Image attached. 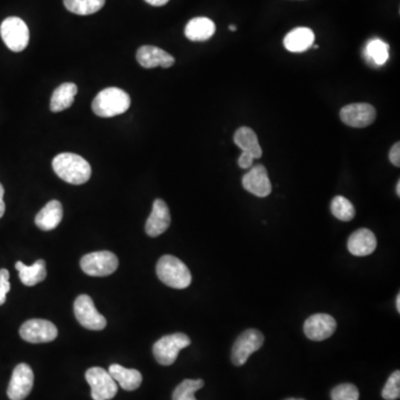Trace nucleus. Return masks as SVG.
Returning <instances> with one entry per match:
<instances>
[{
	"mask_svg": "<svg viewBox=\"0 0 400 400\" xmlns=\"http://www.w3.org/2000/svg\"><path fill=\"white\" fill-rule=\"evenodd\" d=\"M53 168L59 178L71 185H83L92 177L89 162L73 152H63L53 158Z\"/></svg>",
	"mask_w": 400,
	"mask_h": 400,
	"instance_id": "nucleus-1",
	"label": "nucleus"
},
{
	"mask_svg": "<svg viewBox=\"0 0 400 400\" xmlns=\"http://www.w3.org/2000/svg\"><path fill=\"white\" fill-rule=\"evenodd\" d=\"M92 107L97 116L104 118L118 116L130 109V97L122 89L109 87L95 97Z\"/></svg>",
	"mask_w": 400,
	"mask_h": 400,
	"instance_id": "nucleus-2",
	"label": "nucleus"
},
{
	"mask_svg": "<svg viewBox=\"0 0 400 400\" xmlns=\"http://www.w3.org/2000/svg\"><path fill=\"white\" fill-rule=\"evenodd\" d=\"M158 278L175 289H185L191 284V274L183 261L172 255L162 256L156 267Z\"/></svg>",
	"mask_w": 400,
	"mask_h": 400,
	"instance_id": "nucleus-3",
	"label": "nucleus"
},
{
	"mask_svg": "<svg viewBox=\"0 0 400 400\" xmlns=\"http://www.w3.org/2000/svg\"><path fill=\"white\" fill-rule=\"evenodd\" d=\"M191 340L183 332L167 335L154 342L152 347L154 358L162 366H170L177 359L180 350L188 347Z\"/></svg>",
	"mask_w": 400,
	"mask_h": 400,
	"instance_id": "nucleus-4",
	"label": "nucleus"
},
{
	"mask_svg": "<svg viewBox=\"0 0 400 400\" xmlns=\"http://www.w3.org/2000/svg\"><path fill=\"white\" fill-rule=\"evenodd\" d=\"M120 260L112 251H96L85 255L80 260V267L85 274L92 277H106L114 274Z\"/></svg>",
	"mask_w": 400,
	"mask_h": 400,
	"instance_id": "nucleus-5",
	"label": "nucleus"
},
{
	"mask_svg": "<svg viewBox=\"0 0 400 400\" xmlns=\"http://www.w3.org/2000/svg\"><path fill=\"white\" fill-rule=\"evenodd\" d=\"M0 35L6 46L15 53H21L28 46L29 29L19 17H8L0 26Z\"/></svg>",
	"mask_w": 400,
	"mask_h": 400,
	"instance_id": "nucleus-6",
	"label": "nucleus"
},
{
	"mask_svg": "<svg viewBox=\"0 0 400 400\" xmlns=\"http://www.w3.org/2000/svg\"><path fill=\"white\" fill-rule=\"evenodd\" d=\"M265 337L258 330H248L237 338L231 350L233 365L243 366L253 352L263 347Z\"/></svg>",
	"mask_w": 400,
	"mask_h": 400,
	"instance_id": "nucleus-7",
	"label": "nucleus"
},
{
	"mask_svg": "<svg viewBox=\"0 0 400 400\" xmlns=\"http://www.w3.org/2000/svg\"><path fill=\"white\" fill-rule=\"evenodd\" d=\"M86 380L92 388L94 400H110L116 396L118 385L104 368H89L86 372Z\"/></svg>",
	"mask_w": 400,
	"mask_h": 400,
	"instance_id": "nucleus-8",
	"label": "nucleus"
},
{
	"mask_svg": "<svg viewBox=\"0 0 400 400\" xmlns=\"http://www.w3.org/2000/svg\"><path fill=\"white\" fill-rule=\"evenodd\" d=\"M74 312L79 324L86 330H102L107 326L106 318L97 310L93 299L88 295L77 297Z\"/></svg>",
	"mask_w": 400,
	"mask_h": 400,
	"instance_id": "nucleus-9",
	"label": "nucleus"
},
{
	"mask_svg": "<svg viewBox=\"0 0 400 400\" xmlns=\"http://www.w3.org/2000/svg\"><path fill=\"white\" fill-rule=\"evenodd\" d=\"M19 335L26 342L31 344H43L56 340L58 330L49 320H31L23 322L19 330Z\"/></svg>",
	"mask_w": 400,
	"mask_h": 400,
	"instance_id": "nucleus-10",
	"label": "nucleus"
},
{
	"mask_svg": "<svg viewBox=\"0 0 400 400\" xmlns=\"http://www.w3.org/2000/svg\"><path fill=\"white\" fill-rule=\"evenodd\" d=\"M33 386V369L27 364H19L14 369L7 395L11 400H23L28 397Z\"/></svg>",
	"mask_w": 400,
	"mask_h": 400,
	"instance_id": "nucleus-11",
	"label": "nucleus"
},
{
	"mask_svg": "<svg viewBox=\"0 0 400 400\" xmlns=\"http://www.w3.org/2000/svg\"><path fill=\"white\" fill-rule=\"evenodd\" d=\"M337 328L334 317L328 314H315L309 317L304 324L307 338L314 342H322L332 337Z\"/></svg>",
	"mask_w": 400,
	"mask_h": 400,
	"instance_id": "nucleus-12",
	"label": "nucleus"
},
{
	"mask_svg": "<svg viewBox=\"0 0 400 400\" xmlns=\"http://www.w3.org/2000/svg\"><path fill=\"white\" fill-rule=\"evenodd\" d=\"M375 107L369 104H350L340 110V120L354 128H365L375 122Z\"/></svg>",
	"mask_w": 400,
	"mask_h": 400,
	"instance_id": "nucleus-13",
	"label": "nucleus"
},
{
	"mask_svg": "<svg viewBox=\"0 0 400 400\" xmlns=\"http://www.w3.org/2000/svg\"><path fill=\"white\" fill-rule=\"evenodd\" d=\"M243 187L257 197L265 198L270 195L273 187L265 166L251 167V170L243 177Z\"/></svg>",
	"mask_w": 400,
	"mask_h": 400,
	"instance_id": "nucleus-14",
	"label": "nucleus"
},
{
	"mask_svg": "<svg viewBox=\"0 0 400 400\" xmlns=\"http://www.w3.org/2000/svg\"><path fill=\"white\" fill-rule=\"evenodd\" d=\"M172 223L169 208L162 199H156L152 204V211L146 223V233L150 237H158L169 228Z\"/></svg>",
	"mask_w": 400,
	"mask_h": 400,
	"instance_id": "nucleus-15",
	"label": "nucleus"
},
{
	"mask_svg": "<svg viewBox=\"0 0 400 400\" xmlns=\"http://www.w3.org/2000/svg\"><path fill=\"white\" fill-rule=\"evenodd\" d=\"M347 247L349 253L354 256H369L377 248V239L375 233L369 229H358L350 235Z\"/></svg>",
	"mask_w": 400,
	"mask_h": 400,
	"instance_id": "nucleus-16",
	"label": "nucleus"
},
{
	"mask_svg": "<svg viewBox=\"0 0 400 400\" xmlns=\"http://www.w3.org/2000/svg\"><path fill=\"white\" fill-rule=\"evenodd\" d=\"M137 60L140 66L147 69L156 67L169 68L175 63V58L170 53L154 46L140 47L137 51Z\"/></svg>",
	"mask_w": 400,
	"mask_h": 400,
	"instance_id": "nucleus-17",
	"label": "nucleus"
},
{
	"mask_svg": "<svg viewBox=\"0 0 400 400\" xmlns=\"http://www.w3.org/2000/svg\"><path fill=\"white\" fill-rule=\"evenodd\" d=\"M63 206L58 200H51L37 214L36 226L43 231H51L58 227L63 219Z\"/></svg>",
	"mask_w": 400,
	"mask_h": 400,
	"instance_id": "nucleus-18",
	"label": "nucleus"
},
{
	"mask_svg": "<svg viewBox=\"0 0 400 400\" xmlns=\"http://www.w3.org/2000/svg\"><path fill=\"white\" fill-rule=\"evenodd\" d=\"M315 41L314 31L307 27H298L287 33L284 46L290 53H304L312 47Z\"/></svg>",
	"mask_w": 400,
	"mask_h": 400,
	"instance_id": "nucleus-19",
	"label": "nucleus"
},
{
	"mask_svg": "<svg viewBox=\"0 0 400 400\" xmlns=\"http://www.w3.org/2000/svg\"><path fill=\"white\" fill-rule=\"evenodd\" d=\"M215 23L207 17H196L187 23L185 35L191 41H206L213 37Z\"/></svg>",
	"mask_w": 400,
	"mask_h": 400,
	"instance_id": "nucleus-20",
	"label": "nucleus"
},
{
	"mask_svg": "<svg viewBox=\"0 0 400 400\" xmlns=\"http://www.w3.org/2000/svg\"><path fill=\"white\" fill-rule=\"evenodd\" d=\"M233 142L238 146L243 152L253 156V159H258L263 156V149L259 144L256 132L249 127H241L233 136Z\"/></svg>",
	"mask_w": 400,
	"mask_h": 400,
	"instance_id": "nucleus-21",
	"label": "nucleus"
},
{
	"mask_svg": "<svg viewBox=\"0 0 400 400\" xmlns=\"http://www.w3.org/2000/svg\"><path fill=\"white\" fill-rule=\"evenodd\" d=\"M15 267L19 271V279L25 286L33 287L46 279V263L43 259L35 261L31 266H26L23 261H17Z\"/></svg>",
	"mask_w": 400,
	"mask_h": 400,
	"instance_id": "nucleus-22",
	"label": "nucleus"
},
{
	"mask_svg": "<svg viewBox=\"0 0 400 400\" xmlns=\"http://www.w3.org/2000/svg\"><path fill=\"white\" fill-rule=\"evenodd\" d=\"M108 372L109 375L112 376V379L117 384H120L122 389L132 391V390L137 389L142 385V376L138 370L127 369V368L122 367V366L114 364V365L109 367Z\"/></svg>",
	"mask_w": 400,
	"mask_h": 400,
	"instance_id": "nucleus-23",
	"label": "nucleus"
},
{
	"mask_svg": "<svg viewBox=\"0 0 400 400\" xmlns=\"http://www.w3.org/2000/svg\"><path fill=\"white\" fill-rule=\"evenodd\" d=\"M78 92L76 85L65 83L55 89L51 99V110L53 112H63L74 104L75 96Z\"/></svg>",
	"mask_w": 400,
	"mask_h": 400,
	"instance_id": "nucleus-24",
	"label": "nucleus"
},
{
	"mask_svg": "<svg viewBox=\"0 0 400 400\" xmlns=\"http://www.w3.org/2000/svg\"><path fill=\"white\" fill-rule=\"evenodd\" d=\"M366 58L375 66H383L389 59V46L380 39H372L365 51Z\"/></svg>",
	"mask_w": 400,
	"mask_h": 400,
	"instance_id": "nucleus-25",
	"label": "nucleus"
},
{
	"mask_svg": "<svg viewBox=\"0 0 400 400\" xmlns=\"http://www.w3.org/2000/svg\"><path fill=\"white\" fill-rule=\"evenodd\" d=\"M106 0H63V5L70 13L87 16L97 13L104 7Z\"/></svg>",
	"mask_w": 400,
	"mask_h": 400,
	"instance_id": "nucleus-26",
	"label": "nucleus"
},
{
	"mask_svg": "<svg viewBox=\"0 0 400 400\" xmlns=\"http://www.w3.org/2000/svg\"><path fill=\"white\" fill-rule=\"evenodd\" d=\"M330 209H332V215L342 221H352L356 215V211H354L352 201L342 196H336L332 199Z\"/></svg>",
	"mask_w": 400,
	"mask_h": 400,
	"instance_id": "nucleus-27",
	"label": "nucleus"
},
{
	"mask_svg": "<svg viewBox=\"0 0 400 400\" xmlns=\"http://www.w3.org/2000/svg\"><path fill=\"white\" fill-rule=\"evenodd\" d=\"M204 387V380L186 379L176 387L172 400H197L195 393Z\"/></svg>",
	"mask_w": 400,
	"mask_h": 400,
	"instance_id": "nucleus-28",
	"label": "nucleus"
},
{
	"mask_svg": "<svg viewBox=\"0 0 400 400\" xmlns=\"http://www.w3.org/2000/svg\"><path fill=\"white\" fill-rule=\"evenodd\" d=\"M332 400H359V390L352 384H342L332 389Z\"/></svg>",
	"mask_w": 400,
	"mask_h": 400,
	"instance_id": "nucleus-29",
	"label": "nucleus"
},
{
	"mask_svg": "<svg viewBox=\"0 0 400 400\" xmlns=\"http://www.w3.org/2000/svg\"><path fill=\"white\" fill-rule=\"evenodd\" d=\"M385 400H396L400 397V372L396 370L391 374L389 379L387 380L383 393H381Z\"/></svg>",
	"mask_w": 400,
	"mask_h": 400,
	"instance_id": "nucleus-30",
	"label": "nucleus"
},
{
	"mask_svg": "<svg viewBox=\"0 0 400 400\" xmlns=\"http://www.w3.org/2000/svg\"><path fill=\"white\" fill-rule=\"evenodd\" d=\"M9 290H11L9 271L5 268L0 269V306L5 304L6 297Z\"/></svg>",
	"mask_w": 400,
	"mask_h": 400,
	"instance_id": "nucleus-31",
	"label": "nucleus"
},
{
	"mask_svg": "<svg viewBox=\"0 0 400 400\" xmlns=\"http://www.w3.org/2000/svg\"><path fill=\"white\" fill-rule=\"evenodd\" d=\"M389 159L390 162L393 164L396 167H399L400 166V144L399 142H396L394 144L391 149L389 152Z\"/></svg>",
	"mask_w": 400,
	"mask_h": 400,
	"instance_id": "nucleus-32",
	"label": "nucleus"
},
{
	"mask_svg": "<svg viewBox=\"0 0 400 400\" xmlns=\"http://www.w3.org/2000/svg\"><path fill=\"white\" fill-rule=\"evenodd\" d=\"M253 157L246 152H241V156H239L238 165L239 167L243 168V169H248V168L253 167Z\"/></svg>",
	"mask_w": 400,
	"mask_h": 400,
	"instance_id": "nucleus-33",
	"label": "nucleus"
},
{
	"mask_svg": "<svg viewBox=\"0 0 400 400\" xmlns=\"http://www.w3.org/2000/svg\"><path fill=\"white\" fill-rule=\"evenodd\" d=\"M4 195H5V189H4L3 185L0 184V218L5 215L6 206L4 203Z\"/></svg>",
	"mask_w": 400,
	"mask_h": 400,
	"instance_id": "nucleus-34",
	"label": "nucleus"
},
{
	"mask_svg": "<svg viewBox=\"0 0 400 400\" xmlns=\"http://www.w3.org/2000/svg\"><path fill=\"white\" fill-rule=\"evenodd\" d=\"M144 1L154 7H160V6H165L169 0H144Z\"/></svg>",
	"mask_w": 400,
	"mask_h": 400,
	"instance_id": "nucleus-35",
	"label": "nucleus"
},
{
	"mask_svg": "<svg viewBox=\"0 0 400 400\" xmlns=\"http://www.w3.org/2000/svg\"><path fill=\"white\" fill-rule=\"evenodd\" d=\"M396 306H397L398 312H400V294H398L397 298H396Z\"/></svg>",
	"mask_w": 400,
	"mask_h": 400,
	"instance_id": "nucleus-36",
	"label": "nucleus"
},
{
	"mask_svg": "<svg viewBox=\"0 0 400 400\" xmlns=\"http://www.w3.org/2000/svg\"><path fill=\"white\" fill-rule=\"evenodd\" d=\"M396 191H397L398 197H400V180H398L397 187H396Z\"/></svg>",
	"mask_w": 400,
	"mask_h": 400,
	"instance_id": "nucleus-37",
	"label": "nucleus"
},
{
	"mask_svg": "<svg viewBox=\"0 0 400 400\" xmlns=\"http://www.w3.org/2000/svg\"><path fill=\"white\" fill-rule=\"evenodd\" d=\"M229 31H237V26H235V25L229 26Z\"/></svg>",
	"mask_w": 400,
	"mask_h": 400,
	"instance_id": "nucleus-38",
	"label": "nucleus"
},
{
	"mask_svg": "<svg viewBox=\"0 0 400 400\" xmlns=\"http://www.w3.org/2000/svg\"><path fill=\"white\" fill-rule=\"evenodd\" d=\"M286 400H304V399H296V398H288V399Z\"/></svg>",
	"mask_w": 400,
	"mask_h": 400,
	"instance_id": "nucleus-39",
	"label": "nucleus"
}]
</instances>
